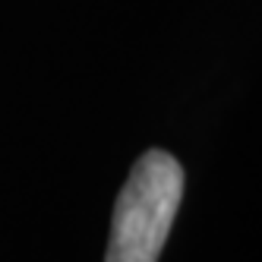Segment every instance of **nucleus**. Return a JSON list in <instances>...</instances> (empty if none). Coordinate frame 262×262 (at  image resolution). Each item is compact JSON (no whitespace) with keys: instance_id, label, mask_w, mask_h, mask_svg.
Returning a JSON list of instances; mask_svg holds the SVG:
<instances>
[{"instance_id":"f257e3e1","label":"nucleus","mask_w":262,"mask_h":262,"mask_svg":"<svg viewBox=\"0 0 262 262\" xmlns=\"http://www.w3.org/2000/svg\"><path fill=\"white\" fill-rule=\"evenodd\" d=\"M183 183L180 161L164 148H148L114 202L104 262H158L183 202Z\"/></svg>"}]
</instances>
